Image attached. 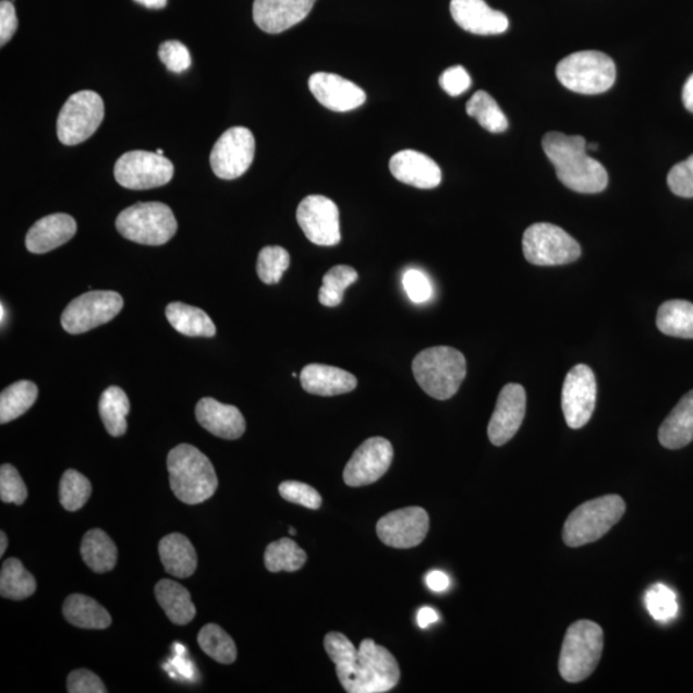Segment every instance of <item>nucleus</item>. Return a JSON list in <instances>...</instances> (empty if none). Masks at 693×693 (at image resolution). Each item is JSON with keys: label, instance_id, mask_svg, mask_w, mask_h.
<instances>
[{"label": "nucleus", "instance_id": "obj_1", "mask_svg": "<svg viewBox=\"0 0 693 693\" xmlns=\"http://www.w3.org/2000/svg\"><path fill=\"white\" fill-rule=\"evenodd\" d=\"M324 647L336 664L337 676L345 692L385 693L400 682L399 662L372 639L364 640L356 648L344 634L330 632L325 635Z\"/></svg>", "mask_w": 693, "mask_h": 693}, {"label": "nucleus", "instance_id": "obj_2", "mask_svg": "<svg viewBox=\"0 0 693 693\" xmlns=\"http://www.w3.org/2000/svg\"><path fill=\"white\" fill-rule=\"evenodd\" d=\"M545 154L560 182L583 194L601 193L609 183L608 171L587 155V142L580 135L548 133L543 141Z\"/></svg>", "mask_w": 693, "mask_h": 693}, {"label": "nucleus", "instance_id": "obj_3", "mask_svg": "<svg viewBox=\"0 0 693 693\" xmlns=\"http://www.w3.org/2000/svg\"><path fill=\"white\" fill-rule=\"evenodd\" d=\"M168 471L172 493L186 504L209 500L219 487L212 462L192 445H179L169 452Z\"/></svg>", "mask_w": 693, "mask_h": 693}, {"label": "nucleus", "instance_id": "obj_4", "mask_svg": "<svg viewBox=\"0 0 693 693\" xmlns=\"http://www.w3.org/2000/svg\"><path fill=\"white\" fill-rule=\"evenodd\" d=\"M417 385L433 399L446 401L459 392L466 377L465 356L452 346H431L413 361Z\"/></svg>", "mask_w": 693, "mask_h": 693}, {"label": "nucleus", "instance_id": "obj_5", "mask_svg": "<svg viewBox=\"0 0 693 693\" xmlns=\"http://www.w3.org/2000/svg\"><path fill=\"white\" fill-rule=\"evenodd\" d=\"M604 649L601 627L580 620L569 627L559 659L560 674L569 683H578L594 673Z\"/></svg>", "mask_w": 693, "mask_h": 693}, {"label": "nucleus", "instance_id": "obj_6", "mask_svg": "<svg viewBox=\"0 0 693 693\" xmlns=\"http://www.w3.org/2000/svg\"><path fill=\"white\" fill-rule=\"evenodd\" d=\"M625 512L622 497L608 495L581 504L569 515L562 539L569 547H581L603 538Z\"/></svg>", "mask_w": 693, "mask_h": 693}, {"label": "nucleus", "instance_id": "obj_7", "mask_svg": "<svg viewBox=\"0 0 693 693\" xmlns=\"http://www.w3.org/2000/svg\"><path fill=\"white\" fill-rule=\"evenodd\" d=\"M115 229L126 240L144 245H162L177 234L178 221L161 202H141L118 216Z\"/></svg>", "mask_w": 693, "mask_h": 693}, {"label": "nucleus", "instance_id": "obj_8", "mask_svg": "<svg viewBox=\"0 0 693 693\" xmlns=\"http://www.w3.org/2000/svg\"><path fill=\"white\" fill-rule=\"evenodd\" d=\"M556 76L567 89L595 96L616 83L617 68L608 54L586 50L566 57L556 68Z\"/></svg>", "mask_w": 693, "mask_h": 693}, {"label": "nucleus", "instance_id": "obj_9", "mask_svg": "<svg viewBox=\"0 0 693 693\" xmlns=\"http://www.w3.org/2000/svg\"><path fill=\"white\" fill-rule=\"evenodd\" d=\"M523 252L526 262L536 266H559L576 262L580 243L554 223L538 222L525 230Z\"/></svg>", "mask_w": 693, "mask_h": 693}, {"label": "nucleus", "instance_id": "obj_10", "mask_svg": "<svg viewBox=\"0 0 693 693\" xmlns=\"http://www.w3.org/2000/svg\"><path fill=\"white\" fill-rule=\"evenodd\" d=\"M105 118V104L99 94L82 90L68 99L57 120L58 139L64 146H76L97 132Z\"/></svg>", "mask_w": 693, "mask_h": 693}, {"label": "nucleus", "instance_id": "obj_11", "mask_svg": "<svg viewBox=\"0 0 693 693\" xmlns=\"http://www.w3.org/2000/svg\"><path fill=\"white\" fill-rule=\"evenodd\" d=\"M124 307V300L112 291L84 293L69 303L61 324L70 335H83L114 319Z\"/></svg>", "mask_w": 693, "mask_h": 693}, {"label": "nucleus", "instance_id": "obj_12", "mask_svg": "<svg viewBox=\"0 0 693 693\" xmlns=\"http://www.w3.org/2000/svg\"><path fill=\"white\" fill-rule=\"evenodd\" d=\"M173 165L165 156L146 150L122 155L114 165V179L132 191L154 190L171 182Z\"/></svg>", "mask_w": 693, "mask_h": 693}, {"label": "nucleus", "instance_id": "obj_13", "mask_svg": "<svg viewBox=\"0 0 693 693\" xmlns=\"http://www.w3.org/2000/svg\"><path fill=\"white\" fill-rule=\"evenodd\" d=\"M256 142L251 130L243 126L230 127L223 133L209 156L215 175L223 180H234L244 175L255 158Z\"/></svg>", "mask_w": 693, "mask_h": 693}, {"label": "nucleus", "instance_id": "obj_14", "mask_svg": "<svg viewBox=\"0 0 693 693\" xmlns=\"http://www.w3.org/2000/svg\"><path fill=\"white\" fill-rule=\"evenodd\" d=\"M597 385L587 365H576L567 374L562 386L561 406L569 428L581 429L596 408Z\"/></svg>", "mask_w": 693, "mask_h": 693}, {"label": "nucleus", "instance_id": "obj_15", "mask_svg": "<svg viewBox=\"0 0 693 693\" xmlns=\"http://www.w3.org/2000/svg\"><path fill=\"white\" fill-rule=\"evenodd\" d=\"M393 446L388 439L373 437L366 439L353 452L345 465L343 479L346 486L363 487L373 485L388 472L393 461Z\"/></svg>", "mask_w": 693, "mask_h": 693}, {"label": "nucleus", "instance_id": "obj_16", "mask_svg": "<svg viewBox=\"0 0 693 693\" xmlns=\"http://www.w3.org/2000/svg\"><path fill=\"white\" fill-rule=\"evenodd\" d=\"M297 221L309 242L331 247L341 242L339 209L333 200L324 196H308L297 208Z\"/></svg>", "mask_w": 693, "mask_h": 693}, {"label": "nucleus", "instance_id": "obj_17", "mask_svg": "<svg viewBox=\"0 0 693 693\" xmlns=\"http://www.w3.org/2000/svg\"><path fill=\"white\" fill-rule=\"evenodd\" d=\"M428 532V512L417 507L389 512L377 524L381 543L394 548L416 547L427 537Z\"/></svg>", "mask_w": 693, "mask_h": 693}, {"label": "nucleus", "instance_id": "obj_18", "mask_svg": "<svg viewBox=\"0 0 693 693\" xmlns=\"http://www.w3.org/2000/svg\"><path fill=\"white\" fill-rule=\"evenodd\" d=\"M525 409V389L515 382L504 386L488 424V438L493 445H507L516 435L522 427Z\"/></svg>", "mask_w": 693, "mask_h": 693}, {"label": "nucleus", "instance_id": "obj_19", "mask_svg": "<svg viewBox=\"0 0 693 693\" xmlns=\"http://www.w3.org/2000/svg\"><path fill=\"white\" fill-rule=\"evenodd\" d=\"M308 86L317 102L330 111L349 112L366 102V93L360 86L328 72L314 74Z\"/></svg>", "mask_w": 693, "mask_h": 693}, {"label": "nucleus", "instance_id": "obj_20", "mask_svg": "<svg viewBox=\"0 0 693 693\" xmlns=\"http://www.w3.org/2000/svg\"><path fill=\"white\" fill-rule=\"evenodd\" d=\"M316 0H255L254 20L267 34H280L305 20Z\"/></svg>", "mask_w": 693, "mask_h": 693}, {"label": "nucleus", "instance_id": "obj_21", "mask_svg": "<svg viewBox=\"0 0 693 693\" xmlns=\"http://www.w3.org/2000/svg\"><path fill=\"white\" fill-rule=\"evenodd\" d=\"M451 14L461 28L475 35H498L509 28L507 14L495 11L485 0H452Z\"/></svg>", "mask_w": 693, "mask_h": 693}, {"label": "nucleus", "instance_id": "obj_22", "mask_svg": "<svg viewBox=\"0 0 693 693\" xmlns=\"http://www.w3.org/2000/svg\"><path fill=\"white\" fill-rule=\"evenodd\" d=\"M392 175L403 184L433 190L442 182V171L427 155L413 149L401 150L389 162Z\"/></svg>", "mask_w": 693, "mask_h": 693}, {"label": "nucleus", "instance_id": "obj_23", "mask_svg": "<svg viewBox=\"0 0 693 693\" xmlns=\"http://www.w3.org/2000/svg\"><path fill=\"white\" fill-rule=\"evenodd\" d=\"M77 223L68 214H53L36 221L26 235V248L35 255L61 247L76 234Z\"/></svg>", "mask_w": 693, "mask_h": 693}, {"label": "nucleus", "instance_id": "obj_24", "mask_svg": "<svg viewBox=\"0 0 693 693\" xmlns=\"http://www.w3.org/2000/svg\"><path fill=\"white\" fill-rule=\"evenodd\" d=\"M198 423L211 435L222 439H238L244 435L245 421L240 410L206 397L197 403Z\"/></svg>", "mask_w": 693, "mask_h": 693}, {"label": "nucleus", "instance_id": "obj_25", "mask_svg": "<svg viewBox=\"0 0 693 693\" xmlns=\"http://www.w3.org/2000/svg\"><path fill=\"white\" fill-rule=\"evenodd\" d=\"M300 379L306 392L323 397L350 393L357 387L355 375L339 367L323 364H309L303 367Z\"/></svg>", "mask_w": 693, "mask_h": 693}, {"label": "nucleus", "instance_id": "obj_26", "mask_svg": "<svg viewBox=\"0 0 693 693\" xmlns=\"http://www.w3.org/2000/svg\"><path fill=\"white\" fill-rule=\"evenodd\" d=\"M158 552L166 572L172 576H191L196 572L198 566L196 548L184 534L171 533L163 537L158 545Z\"/></svg>", "mask_w": 693, "mask_h": 693}, {"label": "nucleus", "instance_id": "obj_27", "mask_svg": "<svg viewBox=\"0 0 693 693\" xmlns=\"http://www.w3.org/2000/svg\"><path fill=\"white\" fill-rule=\"evenodd\" d=\"M659 440L668 450H680L693 440V389L682 397L659 429Z\"/></svg>", "mask_w": 693, "mask_h": 693}, {"label": "nucleus", "instance_id": "obj_28", "mask_svg": "<svg viewBox=\"0 0 693 693\" xmlns=\"http://www.w3.org/2000/svg\"><path fill=\"white\" fill-rule=\"evenodd\" d=\"M156 598L170 622L177 625H186L196 617V606L192 603L190 591L170 580L157 583Z\"/></svg>", "mask_w": 693, "mask_h": 693}, {"label": "nucleus", "instance_id": "obj_29", "mask_svg": "<svg viewBox=\"0 0 693 693\" xmlns=\"http://www.w3.org/2000/svg\"><path fill=\"white\" fill-rule=\"evenodd\" d=\"M63 617L82 630H106L112 624L110 612L94 598L74 594L63 604Z\"/></svg>", "mask_w": 693, "mask_h": 693}, {"label": "nucleus", "instance_id": "obj_30", "mask_svg": "<svg viewBox=\"0 0 693 693\" xmlns=\"http://www.w3.org/2000/svg\"><path fill=\"white\" fill-rule=\"evenodd\" d=\"M82 558L94 573L105 574L118 564V547L102 530L85 533L81 546Z\"/></svg>", "mask_w": 693, "mask_h": 693}, {"label": "nucleus", "instance_id": "obj_31", "mask_svg": "<svg viewBox=\"0 0 693 693\" xmlns=\"http://www.w3.org/2000/svg\"><path fill=\"white\" fill-rule=\"evenodd\" d=\"M171 327L186 337L211 338L216 335V327L211 317L204 309L185 305L182 302H172L166 307Z\"/></svg>", "mask_w": 693, "mask_h": 693}, {"label": "nucleus", "instance_id": "obj_32", "mask_svg": "<svg viewBox=\"0 0 693 693\" xmlns=\"http://www.w3.org/2000/svg\"><path fill=\"white\" fill-rule=\"evenodd\" d=\"M656 325L664 335L693 339V303L683 300L664 302Z\"/></svg>", "mask_w": 693, "mask_h": 693}, {"label": "nucleus", "instance_id": "obj_33", "mask_svg": "<svg viewBox=\"0 0 693 693\" xmlns=\"http://www.w3.org/2000/svg\"><path fill=\"white\" fill-rule=\"evenodd\" d=\"M129 413L130 401L126 393L119 387H108L99 400V415L108 435L112 437L125 435Z\"/></svg>", "mask_w": 693, "mask_h": 693}, {"label": "nucleus", "instance_id": "obj_34", "mask_svg": "<svg viewBox=\"0 0 693 693\" xmlns=\"http://www.w3.org/2000/svg\"><path fill=\"white\" fill-rule=\"evenodd\" d=\"M38 399V387L31 380H20L0 394V423L7 424L23 416Z\"/></svg>", "mask_w": 693, "mask_h": 693}, {"label": "nucleus", "instance_id": "obj_35", "mask_svg": "<svg viewBox=\"0 0 693 693\" xmlns=\"http://www.w3.org/2000/svg\"><path fill=\"white\" fill-rule=\"evenodd\" d=\"M36 581L19 559H7L0 572V595L21 601L35 594Z\"/></svg>", "mask_w": 693, "mask_h": 693}, {"label": "nucleus", "instance_id": "obj_36", "mask_svg": "<svg viewBox=\"0 0 693 693\" xmlns=\"http://www.w3.org/2000/svg\"><path fill=\"white\" fill-rule=\"evenodd\" d=\"M306 560V552L291 538H281L266 547L265 567L271 573L297 572Z\"/></svg>", "mask_w": 693, "mask_h": 693}, {"label": "nucleus", "instance_id": "obj_37", "mask_svg": "<svg viewBox=\"0 0 693 693\" xmlns=\"http://www.w3.org/2000/svg\"><path fill=\"white\" fill-rule=\"evenodd\" d=\"M466 113L489 133H503L509 127L507 114L487 92H476L466 104Z\"/></svg>", "mask_w": 693, "mask_h": 693}, {"label": "nucleus", "instance_id": "obj_38", "mask_svg": "<svg viewBox=\"0 0 693 693\" xmlns=\"http://www.w3.org/2000/svg\"><path fill=\"white\" fill-rule=\"evenodd\" d=\"M358 273L353 267L346 265L335 266L325 273L319 291V301L323 306L337 307L344 299L346 288L356 283Z\"/></svg>", "mask_w": 693, "mask_h": 693}, {"label": "nucleus", "instance_id": "obj_39", "mask_svg": "<svg viewBox=\"0 0 693 693\" xmlns=\"http://www.w3.org/2000/svg\"><path fill=\"white\" fill-rule=\"evenodd\" d=\"M198 645L215 661L233 664L236 660L235 642L218 624H207L202 628Z\"/></svg>", "mask_w": 693, "mask_h": 693}, {"label": "nucleus", "instance_id": "obj_40", "mask_svg": "<svg viewBox=\"0 0 693 693\" xmlns=\"http://www.w3.org/2000/svg\"><path fill=\"white\" fill-rule=\"evenodd\" d=\"M92 496V483L74 469L64 472L60 483V501L64 510H81Z\"/></svg>", "mask_w": 693, "mask_h": 693}, {"label": "nucleus", "instance_id": "obj_41", "mask_svg": "<svg viewBox=\"0 0 693 693\" xmlns=\"http://www.w3.org/2000/svg\"><path fill=\"white\" fill-rule=\"evenodd\" d=\"M289 265H291V256H289L288 251L279 245H269L259 252L258 278L267 285L278 284Z\"/></svg>", "mask_w": 693, "mask_h": 693}, {"label": "nucleus", "instance_id": "obj_42", "mask_svg": "<svg viewBox=\"0 0 693 693\" xmlns=\"http://www.w3.org/2000/svg\"><path fill=\"white\" fill-rule=\"evenodd\" d=\"M645 604L649 616L660 623L670 622L680 610L674 591L661 583L654 584L646 591Z\"/></svg>", "mask_w": 693, "mask_h": 693}, {"label": "nucleus", "instance_id": "obj_43", "mask_svg": "<svg viewBox=\"0 0 693 693\" xmlns=\"http://www.w3.org/2000/svg\"><path fill=\"white\" fill-rule=\"evenodd\" d=\"M27 498V488L17 469L4 464L0 467V500L4 503L23 504Z\"/></svg>", "mask_w": 693, "mask_h": 693}, {"label": "nucleus", "instance_id": "obj_44", "mask_svg": "<svg viewBox=\"0 0 693 693\" xmlns=\"http://www.w3.org/2000/svg\"><path fill=\"white\" fill-rule=\"evenodd\" d=\"M279 494L285 501L301 504L307 509H320L323 498L319 493L306 483L288 481L279 486Z\"/></svg>", "mask_w": 693, "mask_h": 693}, {"label": "nucleus", "instance_id": "obj_45", "mask_svg": "<svg viewBox=\"0 0 693 693\" xmlns=\"http://www.w3.org/2000/svg\"><path fill=\"white\" fill-rule=\"evenodd\" d=\"M158 57H160L165 66L168 68L169 71L175 72V74H182V72L190 69L192 64L190 49L178 40L162 42L160 49H158Z\"/></svg>", "mask_w": 693, "mask_h": 693}, {"label": "nucleus", "instance_id": "obj_46", "mask_svg": "<svg viewBox=\"0 0 693 693\" xmlns=\"http://www.w3.org/2000/svg\"><path fill=\"white\" fill-rule=\"evenodd\" d=\"M668 185L676 196L693 198V156L670 170Z\"/></svg>", "mask_w": 693, "mask_h": 693}, {"label": "nucleus", "instance_id": "obj_47", "mask_svg": "<svg viewBox=\"0 0 693 693\" xmlns=\"http://www.w3.org/2000/svg\"><path fill=\"white\" fill-rule=\"evenodd\" d=\"M403 287L409 299L414 303H425L431 299L433 288L430 280L421 270L411 269L406 271L403 276Z\"/></svg>", "mask_w": 693, "mask_h": 693}, {"label": "nucleus", "instance_id": "obj_48", "mask_svg": "<svg viewBox=\"0 0 693 693\" xmlns=\"http://www.w3.org/2000/svg\"><path fill=\"white\" fill-rule=\"evenodd\" d=\"M68 691L70 693H106L107 689L102 680L88 669L71 671L68 678Z\"/></svg>", "mask_w": 693, "mask_h": 693}, {"label": "nucleus", "instance_id": "obj_49", "mask_svg": "<svg viewBox=\"0 0 693 693\" xmlns=\"http://www.w3.org/2000/svg\"><path fill=\"white\" fill-rule=\"evenodd\" d=\"M439 84L442 89L451 97L461 96L472 85V77L462 66H453L447 69L439 77Z\"/></svg>", "mask_w": 693, "mask_h": 693}, {"label": "nucleus", "instance_id": "obj_50", "mask_svg": "<svg viewBox=\"0 0 693 693\" xmlns=\"http://www.w3.org/2000/svg\"><path fill=\"white\" fill-rule=\"evenodd\" d=\"M19 21L16 10L10 0L0 3V46H5L17 32Z\"/></svg>", "mask_w": 693, "mask_h": 693}, {"label": "nucleus", "instance_id": "obj_51", "mask_svg": "<svg viewBox=\"0 0 693 693\" xmlns=\"http://www.w3.org/2000/svg\"><path fill=\"white\" fill-rule=\"evenodd\" d=\"M425 582H427V586L435 592H445L450 587V578L443 572H439V570H435V572H430L425 576Z\"/></svg>", "mask_w": 693, "mask_h": 693}, {"label": "nucleus", "instance_id": "obj_52", "mask_svg": "<svg viewBox=\"0 0 693 693\" xmlns=\"http://www.w3.org/2000/svg\"><path fill=\"white\" fill-rule=\"evenodd\" d=\"M439 620L438 612L435 609L425 606L417 612V624L421 628H428L433 623H437Z\"/></svg>", "mask_w": 693, "mask_h": 693}, {"label": "nucleus", "instance_id": "obj_53", "mask_svg": "<svg viewBox=\"0 0 693 693\" xmlns=\"http://www.w3.org/2000/svg\"><path fill=\"white\" fill-rule=\"evenodd\" d=\"M682 99L684 107L693 113V74L689 77L688 83L684 84Z\"/></svg>", "mask_w": 693, "mask_h": 693}, {"label": "nucleus", "instance_id": "obj_54", "mask_svg": "<svg viewBox=\"0 0 693 693\" xmlns=\"http://www.w3.org/2000/svg\"><path fill=\"white\" fill-rule=\"evenodd\" d=\"M135 2L150 10H162L168 4V0H135Z\"/></svg>", "mask_w": 693, "mask_h": 693}, {"label": "nucleus", "instance_id": "obj_55", "mask_svg": "<svg viewBox=\"0 0 693 693\" xmlns=\"http://www.w3.org/2000/svg\"><path fill=\"white\" fill-rule=\"evenodd\" d=\"M7 547H9V539H7L5 533H0V556H3Z\"/></svg>", "mask_w": 693, "mask_h": 693}, {"label": "nucleus", "instance_id": "obj_56", "mask_svg": "<svg viewBox=\"0 0 693 693\" xmlns=\"http://www.w3.org/2000/svg\"><path fill=\"white\" fill-rule=\"evenodd\" d=\"M597 148H598V146L595 143L587 144V149H589V150H597Z\"/></svg>", "mask_w": 693, "mask_h": 693}, {"label": "nucleus", "instance_id": "obj_57", "mask_svg": "<svg viewBox=\"0 0 693 693\" xmlns=\"http://www.w3.org/2000/svg\"><path fill=\"white\" fill-rule=\"evenodd\" d=\"M0 312H2V324H4V319H5V313H4V305L2 303V305H0Z\"/></svg>", "mask_w": 693, "mask_h": 693}, {"label": "nucleus", "instance_id": "obj_58", "mask_svg": "<svg viewBox=\"0 0 693 693\" xmlns=\"http://www.w3.org/2000/svg\"><path fill=\"white\" fill-rule=\"evenodd\" d=\"M289 533H291L292 536H294V534L297 533V531H295L294 528H289Z\"/></svg>", "mask_w": 693, "mask_h": 693}, {"label": "nucleus", "instance_id": "obj_59", "mask_svg": "<svg viewBox=\"0 0 693 693\" xmlns=\"http://www.w3.org/2000/svg\"><path fill=\"white\" fill-rule=\"evenodd\" d=\"M156 154L160 155V156H163V150L162 149H157Z\"/></svg>", "mask_w": 693, "mask_h": 693}]
</instances>
